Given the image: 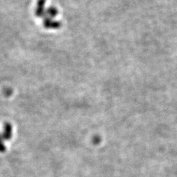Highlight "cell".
I'll use <instances>...</instances> for the list:
<instances>
[]
</instances>
